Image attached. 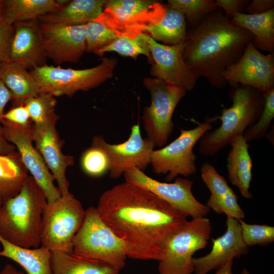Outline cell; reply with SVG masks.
<instances>
[{"mask_svg":"<svg viewBox=\"0 0 274 274\" xmlns=\"http://www.w3.org/2000/svg\"><path fill=\"white\" fill-rule=\"evenodd\" d=\"M96 208L133 259L159 261L168 240L188 221L151 192L126 182L105 191Z\"/></svg>","mask_w":274,"mask_h":274,"instance_id":"6da1fadb","label":"cell"},{"mask_svg":"<svg viewBox=\"0 0 274 274\" xmlns=\"http://www.w3.org/2000/svg\"><path fill=\"white\" fill-rule=\"evenodd\" d=\"M253 38L249 31L233 24L218 10L188 32L183 59L198 78L222 88L227 83L223 73L241 58Z\"/></svg>","mask_w":274,"mask_h":274,"instance_id":"7a4b0ae2","label":"cell"},{"mask_svg":"<svg viewBox=\"0 0 274 274\" xmlns=\"http://www.w3.org/2000/svg\"><path fill=\"white\" fill-rule=\"evenodd\" d=\"M46 195L28 176L20 191L0 206V236L17 246L36 248L41 245Z\"/></svg>","mask_w":274,"mask_h":274,"instance_id":"3957f363","label":"cell"},{"mask_svg":"<svg viewBox=\"0 0 274 274\" xmlns=\"http://www.w3.org/2000/svg\"><path fill=\"white\" fill-rule=\"evenodd\" d=\"M232 85L229 96L232 106L223 109L220 126L207 131L200 139L199 152L213 156L254 124L259 119L264 106V93L251 87L238 83Z\"/></svg>","mask_w":274,"mask_h":274,"instance_id":"277c9868","label":"cell"},{"mask_svg":"<svg viewBox=\"0 0 274 274\" xmlns=\"http://www.w3.org/2000/svg\"><path fill=\"white\" fill-rule=\"evenodd\" d=\"M73 252L119 271L124 267L128 257L122 241L104 222L94 207L85 210L83 224L73 240Z\"/></svg>","mask_w":274,"mask_h":274,"instance_id":"5b68a950","label":"cell"},{"mask_svg":"<svg viewBox=\"0 0 274 274\" xmlns=\"http://www.w3.org/2000/svg\"><path fill=\"white\" fill-rule=\"evenodd\" d=\"M117 64V59L111 57L102 58L99 64L89 68H63L45 64L31 70L30 73L39 84L41 92L55 97H72L80 90L88 91L111 78Z\"/></svg>","mask_w":274,"mask_h":274,"instance_id":"8992f818","label":"cell"},{"mask_svg":"<svg viewBox=\"0 0 274 274\" xmlns=\"http://www.w3.org/2000/svg\"><path fill=\"white\" fill-rule=\"evenodd\" d=\"M85 210L70 192L47 202L42 216V246L51 252H73V240L84 221Z\"/></svg>","mask_w":274,"mask_h":274,"instance_id":"52a82bcc","label":"cell"},{"mask_svg":"<svg viewBox=\"0 0 274 274\" xmlns=\"http://www.w3.org/2000/svg\"><path fill=\"white\" fill-rule=\"evenodd\" d=\"M218 116L206 117L204 121L191 129H180L179 136L168 145L151 154L150 164L157 175L166 174L165 179L170 182L178 176L187 177L196 173V155L193 148L196 143L213 128Z\"/></svg>","mask_w":274,"mask_h":274,"instance_id":"ba28073f","label":"cell"},{"mask_svg":"<svg viewBox=\"0 0 274 274\" xmlns=\"http://www.w3.org/2000/svg\"><path fill=\"white\" fill-rule=\"evenodd\" d=\"M212 231L209 218L198 217L187 221L168 240L159 261L160 274H191L193 255L207 246Z\"/></svg>","mask_w":274,"mask_h":274,"instance_id":"9c48e42d","label":"cell"},{"mask_svg":"<svg viewBox=\"0 0 274 274\" xmlns=\"http://www.w3.org/2000/svg\"><path fill=\"white\" fill-rule=\"evenodd\" d=\"M143 84L151 97V104L144 108L142 117L144 129L155 147H162L173 131L174 110L187 91L155 78H145Z\"/></svg>","mask_w":274,"mask_h":274,"instance_id":"30bf717a","label":"cell"},{"mask_svg":"<svg viewBox=\"0 0 274 274\" xmlns=\"http://www.w3.org/2000/svg\"><path fill=\"white\" fill-rule=\"evenodd\" d=\"M123 176L125 182L151 192L187 217H204L210 212V209L194 196L190 180L178 177L173 183L162 182L136 167L128 169Z\"/></svg>","mask_w":274,"mask_h":274,"instance_id":"8fae6325","label":"cell"},{"mask_svg":"<svg viewBox=\"0 0 274 274\" xmlns=\"http://www.w3.org/2000/svg\"><path fill=\"white\" fill-rule=\"evenodd\" d=\"M92 145L101 148L107 153L112 179L119 178L131 167L144 172L150 164L151 154L155 147L147 137L143 138L139 123L131 127L129 137L122 143L110 144L102 136L97 135L93 138Z\"/></svg>","mask_w":274,"mask_h":274,"instance_id":"7c38bea8","label":"cell"},{"mask_svg":"<svg viewBox=\"0 0 274 274\" xmlns=\"http://www.w3.org/2000/svg\"><path fill=\"white\" fill-rule=\"evenodd\" d=\"M1 125L5 138L15 147L24 165L44 191L47 202L60 197L61 194L54 184L55 178L33 144V125L24 128L3 120Z\"/></svg>","mask_w":274,"mask_h":274,"instance_id":"4fadbf2b","label":"cell"},{"mask_svg":"<svg viewBox=\"0 0 274 274\" xmlns=\"http://www.w3.org/2000/svg\"><path fill=\"white\" fill-rule=\"evenodd\" d=\"M157 2L149 0L107 1L104 11L95 20L115 31L118 37L133 38L150 22Z\"/></svg>","mask_w":274,"mask_h":274,"instance_id":"5bb4252c","label":"cell"},{"mask_svg":"<svg viewBox=\"0 0 274 274\" xmlns=\"http://www.w3.org/2000/svg\"><path fill=\"white\" fill-rule=\"evenodd\" d=\"M152 59L150 74L154 78L190 92L198 78L184 62L183 55L186 46L183 42L177 45L160 44L146 34Z\"/></svg>","mask_w":274,"mask_h":274,"instance_id":"9a60e30c","label":"cell"},{"mask_svg":"<svg viewBox=\"0 0 274 274\" xmlns=\"http://www.w3.org/2000/svg\"><path fill=\"white\" fill-rule=\"evenodd\" d=\"M222 77L227 83H238L263 93L274 88V54L265 55L250 41L241 58L229 66Z\"/></svg>","mask_w":274,"mask_h":274,"instance_id":"2e32d148","label":"cell"},{"mask_svg":"<svg viewBox=\"0 0 274 274\" xmlns=\"http://www.w3.org/2000/svg\"><path fill=\"white\" fill-rule=\"evenodd\" d=\"M43 49L57 64L77 63L86 48V24L66 25L40 22Z\"/></svg>","mask_w":274,"mask_h":274,"instance_id":"e0dca14e","label":"cell"},{"mask_svg":"<svg viewBox=\"0 0 274 274\" xmlns=\"http://www.w3.org/2000/svg\"><path fill=\"white\" fill-rule=\"evenodd\" d=\"M57 122L53 121L40 125L33 124L32 139L62 195L69 192V182L65 173L67 168L74 164V159L62 151L64 141L60 139L56 128Z\"/></svg>","mask_w":274,"mask_h":274,"instance_id":"ac0fdd59","label":"cell"},{"mask_svg":"<svg viewBox=\"0 0 274 274\" xmlns=\"http://www.w3.org/2000/svg\"><path fill=\"white\" fill-rule=\"evenodd\" d=\"M226 216V231L221 236L212 239L210 252L202 257L193 258L194 274H207L212 270H217L229 260L248 252L249 247L242 239L239 221Z\"/></svg>","mask_w":274,"mask_h":274,"instance_id":"d6986e66","label":"cell"},{"mask_svg":"<svg viewBox=\"0 0 274 274\" xmlns=\"http://www.w3.org/2000/svg\"><path fill=\"white\" fill-rule=\"evenodd\" d=\"M47 59L42 45L39 19L14 24L9 60L32 70L45 65Z\"/></svg>","mask_w":274,"mask_h":274,"instance_id":"ffe728a7","label":"cell"},{"mask_svg":"<svg viewBox=\"0 0 274 274\" xmlns=\"http://www.w3.org/2000/svg\"><path fill=\"white\" fill-rule=\"evenodd\" d=\"M141 32L162 44L177 45L187 39V22L182 12L158 2L152 19L142 27Z\"/></svg>","mask_w":274,"mask_h":274,"instance_id":"44dd1931","label":"cell"},{"mask_svg":"<svg viewBox=\"0 0 274 274\" xmlns=\"http://www.w3.org/2000/svg\"><path fill=\"white\" fill-rule=\"evenodd\" d=\"M229 145L231 149L226 164L228 179L243 197L250 198L252 197L249 188L252 179L253 163L249 145L243 135L234 138Z\"/></svg>","mask_w":274,"mask_h":274,"instance_id":"7402d4cb","label":"cell"},{"mask_svg":"<svg viewBox=\"0 0 274 274\" xmlns=\"http://www.w3.org/2000/svg\"><path fill=\"white\" fill-rule=\"evenodd\" d=\"M105 0H74L57 11L39 18L40 23L66 25L86 24L96 19L102 13Z\"/></svg>","mask_w":274,"mask_h":274,"instance_id":"603a6c76","label":"cell"},{"mask_svg":"<svg viewBox=\"0 0 274 274\" xmlns=\"http://www.w3.org/2000/svg\"><path fill=\"white\" fill-rule=\"evenodd\" d=\"M0 79L12 92L13 106L24 105L27 99L41 93L30 72L18 62L9 60L0 63Z\"/></svg>","mask_w":274,"mask_h":274,"instance_id":"cb8c5ba5","label":"cell"},{"mask_svg":"<svg viewBox=\"0 0 274 274\" xmlns=\"http://www.w3.org/2000/svg\"><path fill=\"white\" fill-rule=\"evenodd\" d=\"M230 20L253 35L252 42L256 48L273 53L274 9L259 14L237 13Z\"/></svg>","mask_w":274,"mask_h":274,"instance_id":"d4e9b609","label":"cell"},{"mask_svg":"<svg viewBox=\"0 0 274 274\" xmlns=\"http://www.w3.org/2000/svg\"><path fill=\"white\" fill-rule=\"evenodd\" d=\"M3 249L0 256L9 258L19 264L27 274H52L51 252L39 247L25 248L13 245L0 236Z\"/></svg>","mask_w":274,"mask_h":274,"instance_id":"484cf974","label":"cell"},{"mask_svg":"<svg viewBox=\"0 0 274 274\" xmlns=\"http://www.w3.org/2000/svg\"><path fill=\"white\" fill-rule=\"evenodd\" d=\"M52 274H118L119 270L104 262L86 258L73 252L52 251Z\"/></svg>","mask_w":274,"mask_h":274,"instance_id":"4316f807","label":"cell"},{"mask_svg":"<svg viewBox=\"0 0 274 274\" xmlns=\"http://www.w3.org/2000/svg\"><path fill=\"white\" fill-rule=\"evenodd\" d=\"M59 9L54 0L2 1V15L6 23L9 25L38 19L40 16Z\"/></svg>","mask_w":274,"mask_h":274,"instance_id":"83f0119b","label":"cell"},{"mask_svg":"<svg viewBox=\"0 0 274 274\" xmlns=\"http://www.w3.org/2000/svg\"><path fill=\"white\" fill-rule=\"evenodd\" d=\"M28 173L17 150L0 154V198L4 201L16 195L25 184Z\"/></svg>","mask_w":274,"mask_h":274,"instance_id":"f1b7e54d","label":"cell"},{"mask_svg":"<svg viewBox=\"0 0 274 274\" xmlns=\"http://www.w3.org/2000/svg\"><path fill=\"white\" fill-rule=\"evenodd\" d=\"M114 51L120 55L129 56L136 59L141 54L147 56L150 64L152 63L151 54L146 34L141 33L133 38L126 37H118L113 42L98 50L95 53L102 57L107 52Z\"/></svg>","mask_w":274,"mask_h":274,"instance_id":"f546056e","label":"cell"},{"mask_svg":"<svg viewBox=\"0 0 274 274\" xmlns=\"http://www.w3.org/2000/svg\"><path fill=\"white\" fill-rule=\"evenodd\" d=\"M57 100L49 93L41 92L27 99L26 107L33 125H40L53 121H58L59 116L55 113Z\"/></svg>","mask_w":274,"mask_h":274,"instance_id":"4dcf8cb0","label":"cell"},{"mask_svg":"<svg viewBox=\"0 0 274 274\" xmlns=\"http://www.w3.org/2000/svg\"><path fill=\"white\" fill-rule=\"evenodd\" d=\"M167 5L182 12L186 22L195 27L208 14L218 10L214 0H168Z\"/></svg>","mask_w":274,"mask_h":274,"instance_id":"1f68e13d","label":"cell"},{"mask_svg":"<svg viewBox=\"0 0 274 274\" xmlns=\"http://www.w3.org/2000/svg\"><path fill=\"white\" fill-rule=\"evenodd\" d=\"M263 96L264 106L259 119L243 132L247 142L265 136L274 118V88L264 92Z\"/></svg>","mask_w":274,"mask_h":274,"instance_id":"d6a6232c","label":"cell"},{"mask_svg":"<svg viewBox=\"0 0 274 274\" xmlns=\"http://www.w3.org/2000/svg\"><path fill=\"white\" fill-rule=\"evenodd\" d=\"M81 167L87 175L98 177L109 171L110 161L106 151L94 145L87 149L80 160Z\"/></svg>","mask_w":274,"mask_h":274,"instance_id":"836d02e7","label":"cell"},{"mask_svg":"<svg viewBox=\"0 0 274 274\" xmlns=\"http://www.w3.org/2000/svg\"><path fill=\"white\" fill-rule=\"evenodd\" d=\"M118 37L114 30L102 23L93 20L86 24L85 52L95 53Z\"/></svg>","mask_w":274,"mask_h":274,"instance_id":"e575fe53","label":"cell"},{"mask_svg":"<svg viewBox=\"0 0 274 274\" xmlns=\"http://www.w3.org/2000/svg\"><path fill=\"white\" fill-rule=\"evenodd\" d=\"M241 235L247 246H266L274 241V227L267 225L250 224L243 220H238Z\"/></svg>","mask_w":274,"mask_h":274,"instance_id":"d590c367","label":"cell"},{"mask_svg":"<svg viewBox=\"0 0 274 274\" xmlns=\"http://www.w3.org/2000/svg\"><path fill=\"white\" fill-rule=\"evenodd\" d=\"M206 206L217 214L224 213L238 220H243L245 217V212L238 203L237 197L232 189L219 197H210Z\"/></svg>","mask_w":274,"mask_h":274,"instance_id":"8d00e7d4","label":"cell"},{"mask_svg":"<svg viewBox=\"0 0 274 274\" xmlns=\"http://www.w3.org/2000/svg\"><path fill=\"white\" fill-rule=\"evenodd\" d=\"M200 174L203 182L211 192V197H219L231 189L225 178L209 162L202 165Z\"/></svg>","mask_w":274,"mask_h":274,"instance_id":"74e56055","label":"cell"},{"mask_svg":"<svg viewBox=\"0 0 274 274\" xmlns=\"http://www.w3.org/2000/svg\"><path fill=\"white\" fill-rule=\"evenodd\" d=\"M2 120L24 128H29L33 125L28 112L23 104L13 106L4 114Z\"/></svg>","mask_w":274,"mask_h":274,"instance_id":"f35d334b","label":"cell"},{"mask_svg":"<svg viewBox=\"0 0 274 274\" xmlns=\"http://www.w3.org/2000/svg\"><path fill=\"white\" fill-rule=\"evenodd\" d=\"M14 31V25L7 24L0 10V63L9 60V52Z\"/></svg>","mask_w":274,"mask_h":274,"instance_id":"ab89813d","label":"cell"},{"mask_svg":"<svg viewBox=\"0 0 274 274\" xmlns=\"http://www.w3.org/2000/svg\"><path fill=\"white\" fill-rule=\"evenodd\" d=\"M216 6L225 11V15L230 19L237 13H243L250 2L247 0H216Z\"/></svg>","mask_w":274,"mask_h":274,"instance_id":"60d3db41","label":"cell"},{"mask_svg":"<svg viewBox=\"0 0 274 274\" xmlns=\"http://www.w3.org/2000/svg\"><path fill=\"white\" fill-rule=\"evenodd\" d=\"M274 9L273 0H253L249 2L245 10L248 14H259Z\"/></svg>","mask_w":274,"mask_h":274,"instance_id":"b9f144b4","label":"cell"},{"mask_svg":"<svg viewBox=\"0 0 274 274\" xmlns=\"http://www.w3.org/2000/svg\"><path fill=\"white\" fill-rule=\"evenodd\" d=\"M13 96L12 92L0 79V124L4 112V109L10 101H12Z\"/></svg>","mask_w":274,"mask_h":274,"instance_id":"7bdbcfd3","label":"cell"},{"mask_svg":"<svg viewBox=\"0 0 274 274\" xmlns=\"http://www.w3.org/2000/svg\"><path fill=\"white\" fill-rule=\"evenodd\" d=\"M16 150L15 147L5 138L0 124V154H6Z\"/></svg>","mask_w":274,"mask_h":274,"instance_id":"ee69618b","label":"cell"},{"mask_svg":"<svg viewBox=\"0 0 274 274\" xmlns=\"http://www.w3.org/2000/svg\"><path fill=\"white\" fill-rule=\"evenodd\" d=\"M233 260H230L217 270L215 274H232Z\"/></svg>","mask_w":274,"mask_h":274,"instance_id":"f6af8a7d","label":"cell"},{"mask_svg":"<svg viewBox=\"0 0 274 274\" xmlns=\"http://www.w3.org/2000/svg\"><path fill=\"white\" fill-rule=\"evenodd\" d=\"M0 274H24L23 272L18 270L13 265L11 264H6L3 268L0 271Z\"/></svg>","mask_w":274,"mask_h":274,"instance_id":"bcb514c9","label":"cell"},{"mask_svg":"<svg viewBox=\"0 0 274 274\" xmlns=\"http://www.w3.org/2000/svg\"><path fill=\"white\" fill-rule=\"evenodd\" d=\"M239 274H251L249 271L245 268H243Z\"/></svg>","mask_w":274,"mask_h":274,"instance_id":"7dc6e473","label":"cell"},{"mask_svg":"<svg viewBox=\"0 0 274 274\" xmlns=\"http://www.w3.org/2000/svg\"><path fill=\"white\" fill-rule=\"evenodd\" d=\"M3 201V200L0 198V206H1V204H2Z\"/></svg>","mask_w":274,"mask_h":274,"instance_id":"c3c4849f","label":"cell"},{"mask_svg":"<svg viewBox=\"0 0 274 274\" xmlns=\"http://www.w3.org/2000/svg\"><path fill=\"white\" fill-rule=\"evenodd\" d=\"M2 9V1L0 0V10H1Z\"/></svg>","mask_w":274,"mask_h":274,"instance_id":"681fc988","label":"cell"},{"mask_svg":"<svg viewBox=\"0 0 274 274\" xmlns=\"http://www.w3.org/2000/svg\"><path fill=\"white\" fill-rule=\"evenodd\" d=\"M118 274H119V273H118Z\"/></svg>","mask_w":274,"mask_h":274,"instance_id":"f907efd6","label":"cell"}]
</instances>
